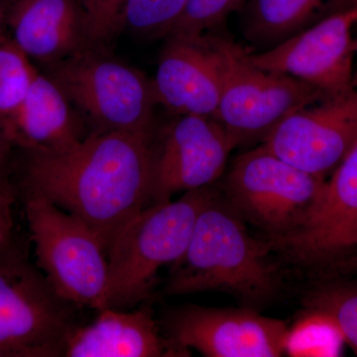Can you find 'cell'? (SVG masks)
I'll use <instances>...</instances> for the list:
<instances>
[{
    "label": "cell",
    "mask_w": 357,
    "mask_h": 357,
    "mask_svg": "<svg viewBox=\"0 0 357 357\" xmlns=\"http://www.w3.org/2000/svg\"><path fill=\"white\" fill-rule=\"evenodd\" d=\"M344 338L330 317L309 310L293 330H289L286 354L295 356H337Z\"/></svg>",
    "instance_id": "7402d4cb"
},
{
    "label": "cell",
    "mask_w": 357,
    "mask_h": 357,
    "mask_svg": "<svg viewBox=\"0 0 357 357\" xmlns=\"http://www.w3.org/2000/svg\"><path fill=\"white\" fill-rule=\"evenodd\" d=\"M326 181L261 144L232 161L220 194L244 222L272 238L292 234L306 223Z\"/></svg>",
    "instance_id": "8992f818"
},
{
    "label": "cell",
    "mask_w": 357,
    "mask_h": 357,
    "mask_svg": "<svg viewBox=\"0 0 357 357\" xmlns=\"http://www.w3.org/2000/svg\"><path fill=\"white\" fill-rule=\"evenodd\" d=\"M354 52H356V55H357V38L354 39ZM354 88H357V69L354 75Z\"/></svg>",
    "instance_id": "f546056e"
},
{
    "label": "cell",
    "mask_w": 357,
    "mask_h": 357,
    "mask_svg": "<svg viewBox=\"0 0 357 357\" xmlns=\"http://www.w3.org/2000/svg\"><path fill=\"white\" fill-rule=\"evenodd\" d=\"M79 309L56 292L20 241L0 253V357L63 356Z\"/></svg>",
    "instance_id": "277c9868"
},
{
    "label": "cell",
    "mask_w": 357,
    "mask_h": 357,
    "mask_svg": "<svg viewBox=\"0 0 357 357\" xmlns=\"http://www.w3.org/2000/svg\"><path fill=\"white\" fill-rule=\"evenodd\" d=\"M36 265L56 292L79 307L95 309L107 281L109 263L86 223L37 195H20Z\"/></svg>",
    "instance_id": "ba28073f"
},
{
    "label": "cell",
    "mask_w": 357,
    "mask_h": 357,
    "mask_svg": "<svg viewBox=\"0 0 357 357\" xmlns=\"http://www.w3.org/2000/svg\"><path fill=\"white\" fill-rule=\"evenodd\" d=\"M167 337L184 354L206 357H277L286 354L289 328L250 307L187 305L167 314Z\"/></svg>",
    "instance_id": "30bf717a"
},
{
    "label": "cell",
    "mask_w": 357,
    "mask_h": 357,
    "mask_svg": "<svg viewBox=\"0 0 357 357\" xmlns=\"http://www.w3.org/2000/svg\"><path fill=\"white\" fill-rule=\"evenodd\" d=\"M357 8L328 14L282 43L260 52H248L260 69L287 75L311 84L326 98L354 88V39Z\"/></svg>",
    "instance_id": "8fae6325"
},
{
    "label": "cell",
    "mask_w": 357,
    "mask_h": 357,
    "mask_svg": "<svg viewBox=\"0 0 357 357\" xmlns=\"http://www.w3.org/2000/svg\"><path fill=\"white\" fill-rule=\"evenodd\" d=\"M38 70L9 34L0 37V119L24 100Z\"/></svg>",
    "instance_id": "d6986e66"
},
{
    "label": "cell",
    "mask_w": 357,
    "mask_h": 357,
    "mask_svg": "<svg viewBox=\"0 0 357 357\" xmlns=\"http://www.w3.org/2000/svg\"><path fill=\"white\" fill-rule=\"evenodd\" d=\"M153 132L91 131L56 153L24 152L20 195H37L86 223L107 253L151 206Z\"/></svg>",
    "instance_id": "6da1fadb"
},
{
    "label": "cell",
    "mask_w": 357,
    "mask_h": 357,
    "mask_svg": "<svg viewBox=\"0 0 357 357\" xmlns=\"http://www.w3.org/2000/svg\"><path fill=\"white\" fill-rule=\"evenodd\" d=\"M84 11L88 14L91 31L96 43L100 42V26L102 18V0H79Z\"/></svg>",
    "instance_id": "484cf974"
},
{
    "label": "cell",
    "mask_w": 357,
    "mask_h": 357,
    "mask_svg": "<svg viewBox=\"0 0 357 357\" xmlns=\"http://www.w3.org/2000/svg\"><path fill=\"white\" fill-rule=\"evenodd\" d=\"M188 0H126L117 28L147 36L167 37L182 15Z\"/></svg>",
    "instance_id": "44dd1931"
},
{
    "label": "cell",
    "mask_w": 357,
    "mask_h": 357,
    "mask_svg": "<svg viewBox=\"0 0 357 357\" xmlns=\"http://www.w3.org/2000/svg\"><path fill=\"white\" fill-rule=\"evenodd\" d=\"M0 128L11 146L23 152L66 151L89 134L84 133L62 89L39 72L20 107L0 119Z\"/></svg>",
    "instance_id": "e0dca14e"
},
{
    "label": "cell",
    "mask_w": 357,
    "mask_h": 357,
    "mask_svg": "<svg viewBox=\"0 0 357 357\" xmlns=\"http://www.w3.org/2000/svg\"><path fill=\"white\" fill-rule=\"evenodd\" d=\"M304 302L307 309L330 317L340 328L344 342L357 354V285L319 286L307 293Z\"/></svg>",
    "instance_id": "ffe728a7"
},
{
    "label": "cell",
    "mask_w": 357,
    "mask_h": 357,
    "mask_svg": "<svg viewBox=\"0 0 357 357\" xmlns=\"http://www.w3.org/2000/svg\"><path fill=\"white\" fill-rule=\"evenodd\" d=\"M7 6L4 0H0V37L6 34Z\"/></svg>",
    "instance_id": "f1b7e54d"
},
{
    "label": "cell",
    "mask_w": 357,
    "mask_h": 357,
    "mask_svg": "<svg viewBox=\"0 0 357 357\" xmlns=\"http://www.w3.org/2000/svg\"><path fill=\"white\" fill-rule=\"evenodd\" d=\"M357 142V88L289 114L262 144L292 165L326 178Z\"/></svg>",
    "instance_id": "7c38bea8"
},
{
    "label": "cell",
    "mask_w": 357,
    "mask_h": 357,
    "mask_svg": "<svg viewBox=\"0 0 357 357\" xmlns=\"http://www.w3.org/2000/svg\"><path fill=\"white\" fill-rule=\"evenodd\" d=\"M13 149V147L6 139L1 128H0V172L8 170Z\"/></svg>",
    "instance_id": "4316f807"
},
{
    "label": "cell",
    "mask_w": 357,
    "mask_h": 357,
    "mask_svg": "<svg viewBox=\"0 0 357 357\" xmlns=\"http://www.w3.org/2000/svg\"><path fill=\"white\" fill-rule=\"evenodd\" d=\"M331 4L332 0H246L241 8L244 36L272 48L311 26Z\"/></svg>",
    "instance_id": "ac0fdd59"
},
{
    "label": "cell",
    "mask_w": 357,
    "mask_h": 357,
    "mask_svg": "<svg viewBox=\"0 0 357 357\" xmlns=\"http://www.w3.org/2000/svg\"><path fill=\"white\" fill-rule=\"evenodd\" d=\"M88 325L70 331L64 357L185 356L167 335H162L150 307L98 310Z\"/></svg>",
    "instance_id": "2e32d148"
},
{
    "label": "cell",
    "mask_w": 357,
    "mask_h": 357,
    "mask_svg": "<svg viewBox=\"0 0 357 357\" xmlns=\"http://www.w3.org/2000/svg\"><path fill=\"white\" fill-rule=\"evenodd\" d=\"M264 238L274 253L302 266L333 261L357 246V142L326 181L306 223L287 236Z\"/></svg>",
    "instance_id": "4fadbf2b"
},
{
    "label": "cell",
    "mask_w": 357,
    "mask_h": 357,
    "mask_svg": "<svg viewBox=\"0 0 357 357\" xmlns=\"http://www.w3.org/2000/svg\"><path fill=\"white\" fill-rule=\"evenodd\" d=\"M18 195L17 187L10 180L8 170L0 172V253L18 241L14 218Z\"/></svg>",
    "instance_id": "cb8c5ba5"
},
{
    "label": "cell",
    "mask_w": 357,
    "mask_h": 357,
    "mask_svg": "<svg viewBox=\"0 0 357 357\" xmlns=\"http://www.w3.org/2000/svg\"><path fill=\"white\" fill-rule=\"evenodd\" d=\"M218 189L183 192L176 201L151 204L134 217L107 251V281L96 310L134 309L146 300L162 267L184 255L199 213Z\"/></svg>",
    "instance_id": "3957f363"
},
{
    "label": "cell",
    "mask_w": 357,
    "mask_h": 357,
    "mask_svg": "<svg viewBox=\"0 0 357 357\" xmlns=\"http://www.w3.org/2000/svg\"><path fill=\"white\" fill-rule=\"evenodd\" d=\"M49 77L70 105L93 123V131L153 132V84L134 69L95 49L50 65Z\"/></svg>",
    "instance_id": "52a82bcc"
},
{
    "label": "cell",
    "mask_w": 357,
    "mask_h": 357,
    "mask_svg": "<svg viewBox=\"0 0 357 357\" xmlns=\"http://www.w3.org/2000/svg\"><path fill=\"white\" fill-rule=\"evenodd\" d=\"M6 26L9 36L31 61L49 66L96 44L79 0H10Z\"/></svg>",
    "instance_id": "5bb4252c"
},
{
    "label": "cell",
    "mask_w": 357,
    "mask_h": 357,
    "mask_svg": "<svg viewBox=\"0 0 357 357\" xmlns=\"http://www.w3.org/2000/svg\"><path fill=\"white\" fill-rule=\"evenodd\" d=\"M236 147L215 117L178 115L153 138L151 204L215 184Z\"/></svg>",
    "instance_id": "9c48e42d"
},
{
    "label": "cell",
    "mask_w": 357,
    "mask_h": 357,
    "mask_svg": "<svg viewBox=\"0 0 357 357\" xmlns=\"http://www.w3.org/2000/svg\"><path fill=\"white\" fill-rule=\"evenodd\" d=\"M152 84L157 103L174 114L215 117L220 96V64L206 35L167 38Z\"/></svg>",
    "instance_id": "9a60e30c"
},
{
    "label": "cell",
    "mask_w": 357,
    "mask_h": 357,
    "mask_svg": "<svg viewBox=\"0 0 357 357\" xmlns=\"http://www.w3.org/2000/svg\"><path fill=\"white\" fill-rule=\"evenodd\" d=\"M245 223L218 190L199 213L184 255L171 265L164 293H225L255 310L276 299L280 267L269 243L251 236Z\"/></svg>",
    "instance_id": "7a4b0ae2"
},
{
    "label": "cell",
    "mask_w": 357,
    "mask_h": 357,
    "mask_svg": "<svg viewBox=\"0 0 357 357\" xmlns=\"http://www.w3.org/2000/svg\"><path fill=\"white\" fill-rule=\"evenodd\" d=\"M352 8H357V0H332L330 13L349 10Z\"/></svg>",
    "instance_id": "83f0119b"
},
{
    "label": "cell",
    "mask_w": 357,
    "mask_h": 357,
    "mask_svg": "<svg viewBox=\"0 0 357 357\" xmlns=\"http://www.w3.org/2000/svg\"><path fill=\"white\" fill-rule=\"evenodd\" d=\"M218 58L220 96L215 119L236 146L264 139L289 114L326 100L311 84L253 65L246 49L231 40L206 34Z\"/></svg>",
    "instance_id": "5b68a950"
},
{
    "label": "cell",
    "mask_w": 357,
    "mask_h": 357,
    "mask_svg": "<svg viewBox=\"0 0 357 357\" xmlns=\"http://www.w3.org/2000/svg\"><path fill=\"white\" fill-rule=\"evenodd\" d=\"M126 0H102V18L100 26V42L109 38L112 34L119 31V13Z\"/></svg>",
    "instance_id": "d4e9b609"
},
{
    "label": "cell",
    "mask_w": 357,
    "mask_h": 357,
    "mask_svg": "<svg viewBox=\"0 0 357 357\" xmlns=\"http://www.w3.org/2000/svg\"><path fill=\"white\" fill-rule=\"evenodd\" d=\"M246 0H188L182 15L166 38L195 39L215 29Z\"/></svg>",
    "instance_id": "603a6c76"
}]
</instances>
